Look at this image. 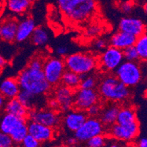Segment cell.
<instances>
[{
	"label": "cell",
	"mask_w": 147,
	"mask_h": 147,
	"mask_svg": "<svg viewBox=\"0 0 147 147\" xmlns=\"http://www.w3.org/2000/svg\"><path fill=\"white\" fill-rule=\"evenodd\" d=\"M27 127L28 134L34 137L41 144L49 142L54 138L55 131L53 128L33 121L28 122Z\"/></svg>",
	"instance_id": "12"
},
{
	"label": "cell",
	"mask_w": 147,
	"mask_h": 147,
	"mask_svg": "<svg viewBox=\"0 0 147 147\" xmlns=\"http://www.w3.org/2000/svg\"><path fill=\"white\" fill-rule=\"evenodd\" d=\"M6 6L12 13L20 15L29 10L31 3L26 0H8Z\"/></svg>",
	"instance_id": "27"
},
{
	"label": "cell",
	"mask_w": 147,
	"mask_h": 147,
	"mask_svg": "<svg viewBox=\"0 0 147 147\" xmlns=\"http://www.w3.org/2000/svg\"><path fill=\"white\" fill-rule=\"evenodd\" d=\"M119 31L138 37L146 33V26L144 21L136 17H125L121 18L119 24Z\"/></svg>",
	"instance_id": "13"
},
{
	"label": "cell",
	"mask_w": 147,
	"mask_h": 147,
	"mask_svg": "<svg viewBox=\"0 0 147 147\" xmlns=\"http://www.w3.org/2000/svg\"><path fill=\"white\" fill-rule=\"evenodd\" d=\"M17 80L21 89L27 91L34 95H43L51 88L50 84L45 80L42 69H35L27 67L19 73Z\"/></svg>",
	"instance_id": "2"
},
{
	"label": "cell",
	"mask_w": 147,
	"mask_h": 147,
	"mask_svg": "<svg viewBox=\"0 0 147 147\" xmlns=\"http://www.w3.org/2000/svg\"><path fill=\"white\" fill-rule=\"evenodd\" d=\"M18 21L15 18H7L0 24V38L7 42L16 40Z\"/></svg>",
	"instance_id": "17"
},
{
	"label": "cell",
	"mask_w": 147,
	"mask_h": 147,
	"mask_svg": "<svg viewBox=\"0 0 147 147\" xmlns=\"http://www.w3.org/2000/svg\"><path fill=\"white\" fill-rule=\"evenodd\" d=\"M123 147H136L135 144H132V143H127L126 144H123Z\"/></svg>",
	"instance_id": "48"
},
{
	"label": "cell",
	"mask_w": 147,
	"mask_h": 147,
	"mask_svg": "<svg viewBox=\"0 0 147 147\" xmlns=\"http://www.w3.org/2000/svg\"><path fill=\"white\" fill-rule=\"evenodd\" d=\"M100 32H101V29L98 26H92L88 28L86 34L89 37H96L100 34Z\"/></svg>",
	"instance_id": "37"
},
{
	"label": "cell",
	"mask_w": 147,
	"mask_h": 147,
	"mask_svg": "<svg viewBox=\"0 0 147 147\" xmlns=\"http://www.w3.org/2000/svg\"><path fill=\"white\" fill-rule=\"evenodd\" d=\"M136 121H138V118L135 108L129 106L119 108L116 123L119 125H127Z\"/></svg>",
	"instance_id": "22"
},
{
	"label": "cell",
	"mask_w": 147,
	"mask_h": 147,
	"mask_svg": "<svg viewBox=\"0 0 147 147\" xmlns=\"http://www.w3.org/2000/svg\"><path fill=\"white\" fill-rule=\"evenodd\" d=\"M21 147H41V143L36 140L34 137L27 134L21 141Z\"/></svg>",
	"instance_id": "33"
},
{
	"label": "cell",
	"mask_w": 147,
	"mask_h": 147,
	"mask_svg": "<svg viewBox=\"0 0 147 147\" xmlns=\"http://www.w3.org/2000/svg\"><path fill=\"white\" fill-rule=\"evenodd\" d=\"M7 65V60L0 54V73L5 68V67Z\"/></svg>",
	"instance_id": "44"
},
{
	"label": "cell",
	"mask_w": 147,
	"mask_h": 147,
	"mask_svg": "<svg viewBox=\"0 0 147 147\" xmlns=\"http://www.w3.org/2000/svg\"><path fill=\"white\" fill-rule=\"evenodd\" d=\"M119 110V107L115 103L109 104L105 108H102V110L99 114L100 120L105 126L109 127L113 125L117 121Z\"/></svg>",
	"instance_id": "21"
},
{
	"label": "cell",
	"mask_w": 147,
	"mask_h": 147,
	"mask_svg": "<svg viewBox=\"0 0 147 147\" xmlns=\"http://www.w3.org/2000/svg\"><path fill=\"white\" fill-rule=\"evenodd\" d=\"M78 141H77V139L74 137H69L68 138L67 140V146H70V147H73L77 144Z\"/></svg>",
	"instance_id": "43"
},
{
	"label": "cell",
	"mask_w": 147,
	"mask_h": 147,
	"mask_svg": "<svg viewBox=\"0 0 147 147\" xmlns=\"http://www.w3.org/2000/svg\"><path fill=\"white\" fill-rule=\"evenodd\" d=\"M42 72L50 86H58L66 70L64 60L58 57H51L43 62Z\"/></svg>",
	"instance_id": "6"
},
{
	"label": "cell",
	"mask_w": 147,
	"mask_h": 147,
	"mask_svg": "<svg viewBox=\"0 0 147 147\" xmlns=\"http://www.w3.org/2000/svg\"><path fill=\"white\" fill-rule=\"evenodd\" d=\"M16 144L9 134L0 131V147H15Z\"/></svg>",
	"instance_id": "34"
},
{
	"label": "cell",
	"mask_w": 147,
	"mask_h": 147,
	"mask_svg": "<svg viewBox=\"0 0 147 147\" xmlns=\"http://www.w3.org/2000/svg\"><path fill=\"white\" fill-rule=\"evenodd\" d=\"M87 115L84 111L75 110L68 111L63 119L64 126L70 132L75 133L86 121Z\"/></svg>",
	"instance_id": "15"
},
{
	"label": "cell",
	"mask_w": 147,
	"mask_h": 147,
	"mask_svg": "<svg viewBox=\"0 0 147 147\" xmlns=\"http://www.w3.org/2000/svg\"><path fill=\"white\" fill-rule=\"evenodd\" d=\"M57 3L64 16L73 23L86 21L97 10L96 0H57Z\"/></svg>",
	"instance_id": "1"
},
{
	"label": "cell",
	"mask_w": 147,
	"mask_h": 147,
	"mask_svg": "<svg viewBox=\"0 0 147 147\" xmlns=\"http://www.w3.org/2000/svg\"><path fill=\"white\" fill-rule=\"evenodd\" d=\"M105 125L97 117H89L86 118L83 125L75 132V138L78 142H85L91 138L97 135L103 134Z\"/></svg>",
	"instance_id": "9"
},
{
	"label": "cell",
	"mask_w": 147,
	"mask_h": 147,
	"mask_svg": "<svg viewBox=\"0 0 147 147\" xmlns=\"http://www.w3.org/2000/svg\"><path fill=\"white\" fill-rule=\"evenodd\" d=\"M54 147H68L67 146H54Z\"/></svg>",
	"instance_id": "50"
},
{
	"label": "cell",
	"mask_w": 147,
	"mask_h": 147,
	"mask_svg": "<svg viewBox=\"0 0 147 147\" xmlns=\"http://www.w3.org/2000/svg\"><path fill=\"white\" fill-rule=\"evenodd\" d=\"M26 1H28V2H29V3H33V2H34V1H36V0H26Z\"/></svg>",
	"instance_id": "49"
},
{
	"label": "cell",
	"mask_w": 147,
	"mask_h": 147,
	"mask_svg": "<svg viewBox=\"0 0 147 147\" xmlns=\"http://www.w3.org/2000/svg\"><path fill=\"white\" fill-rule=\"evenodd\" d=\"M21 91L17 78H7L0 84V93L6 99L16 98Z\"/></svg>",
	"instance_id": "19"
},
{
	"label": "cell",
	"mask_w": 147,
	"mask_h": 147,
	"mask_svg": "<svg viewBox=\"0 0 147 147\" xmlns=\"http://www.w3.org/2000/svg\"><path fill=\"white\" fill-rule=\"evenodd\" d=\"M136 40V37L130 34L119 31L112 35L110 40L111 46L123 51L126 48L134 45Z\"/></svg>",
	"instance_id": "18"
},
{
	"label": "cell",
	"mask_w": 147,
	"mask_h": 147,
	"mask_svg": "<svg viewBox=\"0 0 147 147\" xmlns=\"http://www.w3.org/2000/svg\"><path fill=\"white\" fill-rule=\"evenodd\" d=\"M98 66L105 73H112L124 61L122 51L113 46L107 47L98 59Z\"/></svg>",
	"instance_id": "8"
},
{
	"label": "cell",
	"mask_w": 147,
	"mask_h": 147,
	"mask_svg": "<svg viewBox=\"0 0 147 147\" xmlns=\"http://www.w3.org/2000/svg\"><path fill=\"white\" fill-rule=\"evenodd\" d=\"M7 5V0H0V16L3 13Z\"/></svg>",
	"instance_id": "45"
},
{
	"label": "cell",
	"mask_w": 147,
	"mask_h": 147,
	"mask_svg": "<svg viewBox=\"0 0 147 147\" xmlns=\"http://www.w3.org/2000/svg\"><path fill=\"white\" fill-rule=\"evenodd\" d=\"M69 49L65 45H59L56 49V53L59 57H65L67 54Z\"/></svg>",
	"instance_id": "40"
},
{
	"label": "cell",
	"mask_w": 147,
	"mask_h": 147,
	"mask_svg": "<svg viewBox=\"0 0 147 147\" xmlns=\"http://www.w3.org/2000/svg\"><path fill=\"white\" fill-rule=\"evenodd\" d=\"M37 95H34L27 91L21 89L17 96V98L28 110L30 111L34 109V106L37 105Z\"/></svg>",
	"instance_id": "28"
},
{
	"label": "cell",
	"mask_w": 147,
	"mask_h": 147,
	"mask_svg": "<svg viewBox=\"0 0 147 147\" xmlns=\"http://www.w3.org/2000/svg\"><path fill=\"white\" fill-rule=\"evenodd\" d=\"M81 81V76L66 69L61 77V82L62 83V85H65L75 91L79 89Z\"/></svg>",
	"instance_id": "24"
},
{
	"label": "cell",
	"mask_w": 147,
	"mask_h": 147,
	"mask_svg": "<svg viewBox=\"0 0 147 147\" xmlns=\"http://www.w3.org/2000/svg\"><path fill=\"white\" fill-rule=\"evenodd\" d=\"M140 133L138 121L127 125H119L114 123L108 127V136L119 141L129 143L134 141Z\"/></svg>",
	"instance_id": "7"
},
{
	"label": "cell",
	"mask_w": 147,
	"mask_h": 147,
	"mask_svg": "<svg viewBox=\"0 0 147 147\" xmlns=\"http://www.w3.org/2000/svg\"><path fill=\"white\" fill-rule=\"evenodd\" d=\"M101 110H102V106L99 104V102H97L89 107L86 110V113L89 117H97V116H99Z\"/></svg>",
	"instance_id": "35"
},
{
	"label": "cell",
	"mask_w": 147,
	"mask_h": 147,
	"mask_svg": "<svg viewBox=\"0 0 147 147\" xmlns=\"http://www.w3.org/2000/svg\"><path fill=\"white\" fill-rule=\"evenodd\" d=\"M136 147H147V139L146 138H141L137 141L136 144H135Z\"/></svg>",
	"instance_id": "42"
},
{
	"label": "cell",
	"mask_w": 147,
	"mask_h": 147,
	"mask_svg": "<svg viewBox=\"0 0 147 147\" xmlns=\"http://www.w3.org/2000/svg\"><path fill=\"white\" fill-rule=\"evenodd\" d=\"M33 44L37 46L42 47L48 43L49 40V34L48 31L43 27H36L31 36Z\"/></svg>",
	"instance_id": "26"
},
{
	"label": "cell",
	"mask_w": 147,
	"mask_h": 147,
	"mask_svg": "<svg viewBox=\"0 0 147 147\" xmlns=\"http://www.w3.org/2000/svg\"><path fill=\"white\" fill-rule=\"evenodd\" d=\"M66 69L83 76L91 73L98 66V59L89 53H76L65 57Z\"/></svg>",
	"instance_id": "4"
},
{
	"label": "cell",
	"mask_w": 147,
	"mask_h": 147,
	"mask_svg": "<svg viewBox=\"0 0 147 147\" xmlns=\"http://www.w3.org/2000/svg\"><path fill=\"white\" fill-rule=\"evenodd\" d=\"M124 59L129 61H138L139 60L138 54L134 45L126 48L122 51Z\"/></svg>",
	"instance_id": "31"
},
{
	"label": "cell",
	"mask_w": 147,
	"mask_h": 147,
	"mask_svg": "<svg viewBox=\"0 0 147 147\" xmlns=\"http://www.w3.org/2000/svg\"><path fill=\"white\" fill-rule=\"evenodd\" d=\"M55 98L59 105L60 110L67 112L73 107L74 91L65 85H61L55 91Z\"/></svg>",
	"instance_id": "14"
},
{
	"label": "cell",
	"mask_w": 147,
	"mask_h": 147,
	"mask_svg": "<svg viewBox=\"0 0 147 147\" xmlns=\"http://www.w3.org/2000/svg\"><path fill=\"white\" fill-rule=\"evenodd\" d=\"M133 5L130 2H125V3L121 4V7H120L121 11L125 14H129L133 10Z\"/></svg>",
	"instance_id": "39"
},
{
	"label": "cell",
	"mask_w": 147,
	"mask_h": 147,
	"mask_svg": "<svg viewBox=\"0 0 147 147\" xmlns=\"http://www.w3.org/2000/svg\"><path fill=\"white\" fill-rule=\"evenodd\" d=\"M139 57V60L146 61L147 59V35L146 33H144L141 35L136 37V42L134 44Z\"/></svg>",
	"instance_id": "29"
},
{
	"label": "cell",
	"mask_w": 147,
	"mask_h": 147,
	"mask_svg": "<svg viewBox=\"0 0 147 147\" xmlns=\"http://www.w3.org/2000/svg\"><path fill=\"white\" fill-rule=\"evenodd\" d=\"M26 119H21L19 122L15 127L14 129L10 132L9 135L12 138L16 144H20L23 139L28 134V127Z\"/></svg>",
	"instance_id": "23"
},
{
	"label": "cell",
	"mask_w": 147,
	"mask_h": 147,
	"mask_svg": "<svg viewBox=\"0 0 147 147\" xmlns=\"http://www.w3.org/2000/svg\"><path fill=\"white\" fill-rule=\"evenodd\" d=\"M35 28V22L30 17H26L20 21L18 22L16 40L19 42L26 41L30 38Z\"/></svg>",
	"instance_id": "16"
},
{
	"label": "cell",
	"mask_w": 147,
	"mask_h": 147,
	"mask_svg": "<svg viewBox=\"0 0 147 147\" xmlns=\"http://www.w3.org/2000/svg\"><path fill=\"white\" fill-rule=\"evenodd\" d=\"M49 106L50 107V109L53 111H58L59 110V105L57 100H56V98H52L49 101Z\"/></svg>",
	"instance_id": "41"
},
{
	"label": "cell",
	"mask_w": 147,
	"mask_h": 147,
	"mask_svg": "<svg viewBox=\"0 0 147 147\" xmlns=\"http://www.w3.org/2000/svg\"><path fill=\"white\" fill-rule=\"evenodd\" d=\"M86 142L89 147H104L108 142V138L103 134H100L91 138Z\"/></svg>",
	"instance_id": "30"
},
{
	"label": "cell",
	"mask_w": 147,
	"mask_h": 147,
	"mask_svg": "<svg viewBox=\"0 0 147 147\" xmlns=\"http://www.w3.org/2000/svg\"><path fill=\"white\" fill-rule=\"evenodd\" d=\"M5 108L6 113L13 114L19 118L26 119L29 115V111L20 102L17 97L10 99L5 104Z\"/></svg>",
	"instance_id": "20"
},
{
	"label": "cell",
	"mask_w": 147,
	"mask_h": 147,
	"mask_svg": "<svg viewBox=\"0 0 147 147\" xmlns=\"http://www.w3.org/2000/svg\"><path fill=\"white\" fill-rule=\"evenodd\" d=\"M107 42L104 39H97L94 42V47L96 50L97 51H103L104 49H106Z\"/></svg>",
	"instance_id": "38"
},
{
	"label": "cell",
	"mask_w": 147,
	"mask_h": 147,
	"mask_svg": "<svg viewBox=\"0 0 147 147\" xmlns=\"http://www.w3.org/2000/svg\"><path fill=\"white\" fill-rule=\"evenodd\" d=\"M99 93L105 100L113 102L125 101L130 95L129 87L114 76H108L101 81L99 85Z\"/></svg>",
	"instance_id": "3"
},
{
	"label": "cell",
	"mask_w": 147,
	"mask_h": 147,
	"mask_svg": "<svg viewBox=\"0 0 147 147\" xmlns=\"http://www.w3.org/2000/svg\"><path fill=\"white\" fill-rule=\"evenodd\" d=\"M28 118L30 121L40 123L45 126L54 128L59 126L61 122L59 115L56 111L51 109H32L29 111Z\"/></svg>",
	"instance_id": "11"
},
{
	"label": "cell",
	"mask_w": 147,
	"mask_h": 147,
	"mask_svg": "<svg viewBox=\"0 0 147 147\" xmlns=\"http://www.w3.org/2000/svg\"><path fill=\"white\" fill-rule=\"evenodd\" d=\"M109 147H123V144H119L118 142H114V143H112Z\"/></svg>",
	"instance_id": "47"
},
{
	"label": "cell",
	"mask_w": 147,
	"mask_h": 147,
	"mask_svg": "<svg viewBox=\"0 0 147 147\" xmlns=\"http://www.w3.org/2000/svg\"><path fill=\"white\" fill-rule=\"evenodd\" d=\"M115 76L127 87L140 84L143 79V72L137 61H125L115 70Z\"/></svg>",
	"instance_id": "5"
},
{
	"label": "cell",
	"mask_w": 147,
	"mask_h": 147,
	"mask_svg": "<svg viewBox=\"0 0 147 147\" xmlns=\"http://www.w3.org/2000/svg\"><path fill=\"white\" fill-rule=\"evenodd\" d=\"M100 95L94 89H78L74 92L73 107L76 109L86 111L89 107L99 102Z\"/></svg>",
	"instance_id": "10"
},
{
	"label": "cell",
	"mask_w": 147,
	"mask_h": 147,
	"mask_svg": "<svg viewBox=\"0 0 147 147\" xmlns=\"http://www.w3.org/2000/svg\"><path fill=\"white\" fill-rule=\"evenodd\" d=\"M21 119L22 118H19L13 114L6 113V114L4 115L0 120V131L7 134H10V132L19 122Z\"/></svg>",
	"instance_id": "25"
},
{
	"label": "cell",
	"mask_w": 147,
	"mask_h": 147,
	"mask_svg": "<svg viewBox=\"0 0 147 147\" xmlns=\"http://www.w3.org/2000/svg\"><path fill=\"white\" fill-rule=\"evenodd\" d=\"M43 60L40 57H34L31 60L28 67L35 69H42L43 66Z\"/></svg>",
	"instance_id": "36"
},
{
	"label": "cell",
	"mask_w": 147,
	"mask_h": 147,
	"mask_svg": "<svg viewBox=\"0 0 147 147\" xmlns=\"http://www.w3.org/2000/svg\"><path fill=\"white\" fill-rule=\"evenodd\" d=\"M7 1H8V0H7Z\"/></svg>",
	"instance_id": "51"
},
{
	"label": "cell",
	"mask_w": 147,
	"mask_h": 147,
	"mask_svg": "<svg viewBox=\"0 0 147 147\" xmlns=\"http://www.w3.org/2000/svg\"><path fill=\"white\" fill-rule=\"evenodd\" d=\"M96 86V79L93 76H87L86 75L81 76L80 87L81 89H94Z\"/></svg>",
	"instance_id": "32"
},
{
	"label": "cell",
	"mask_w": 147,
	"mask_h": 147,
	"mask_svg": "<svg viewBox=\"0 0 147 147\" xmlns=\"http://www.w3.org/2000/svg\"><path fill=\"white\" fill-rule=\"evenodd\" d=\"M6 100V98L0 93V110H1V109L5 106V104H6V100Z\"/></svg>",
	"instance_id": "46"
}]
</instances>
